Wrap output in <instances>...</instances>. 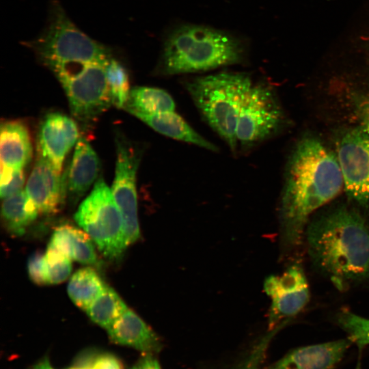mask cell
Listing matches in <instances>:
<instances>
[{
  "instance_id": "3",
  "label": "cell",
  "mask_w": 369,
  "mask_h": 369,
  "mask_svg": "<svg viewBox=\"0 0 369 369\" xmlns=\"http://www.w3.org/2000/svg\"><path fill=\"white\" fill-rule=\"evenodd\" d=\"M245 39L213 27L180 24L166 34L157 72L162 75L203 72L245 62Z\"/></svg>"
},
{
  "instance_id": "32",
  "label": "cell",
  "mask_w": 369,
  "mask_h": 369,
  "mask_svg": "<svg viewBox=\"0 0 369 369\" xmlns=\"http://www.w3.org/2000/svg\"><path fill=\"white\" fill-rule=\"evenodd\" d=\"M29 369H53L47 359L45 357Z\"/></svg>"
},
{
  "instance_id": "9",
  "label": "cell",
  "mask_w": 369,
  "mask_h": 369,
  "mask_svg": "<svg viewBox=\"0 0 369 369\" xmlns=\"http://www.w3.org/2000/svg\"><path fill=\"white\" fill-rule=\"evenodd\" d=\"M337 159L348 196L369 206V132L357 126L344 131L336 143Z\"/></svg>"
},
{
  "instance_id": "30",
  "label": "cell",
  "mask_w": 369,
  "mask_h": 369,
  "mask_svg": "<svg viewBox=\"0 0 369 369\" xmlns=\"http://www.w3.org/2000/svg\"><path fill=\"white\" fill-rule=\"evenodd\" d=\"M90 369H123V366L115 355L100 353Z\"/></svg>"
},
{
  "instance_id": "19",
  "label": "cell",
  "mask_w": 369,
  "mask_h": 369,
  "mask_svg": "<svg viewBox=\"0 0 369 369\" xmlns=\"http://www.w3.org/2000/svg\"><path fill=\"white\" fill-rule=\"evenodd\" d=\"M49 246L81 264H98L91 237L85 232L70 224L58 226L51 236Z\"/></svg>"
},
{
  "instance_id": "23",
  "label": "cell",
  "mask_w": 369,
  "mask_h": 369,
  "mask_svg": "<svg viewBox=\"0 0 369 369\" xmlns=\"http://www.w3.org/2000/svg\"><path fill=\"white\" fill-rule=\"evenodd\" d=\"M127 309L119 295L107 286L85 312L93 322L108 329Z\"/></svg>"
},
{
  "instance_id": "31",
  "label": "cell",
  "mask_w": 369,
  "mask_h": 369,
  "mask_svg": "<svg viewBox=\"0 0 369 369\" xmlns=\"http://www.w3.org/2000/svg\"><path fill=\"white\" fill-rule=\"evenodd\" d=\"M132 369H161V368L153 354L145 353Z\"/></svg>"
},
{
  "instance_id": "4",
  "label": "cell",
  "mask_w": 369,
  "mask_h": 369,
  "mask_svg": "<svg viewBox=\"0 0 369 369\" xmlns=\"http://www.w3.org/2000/svg\"><path fill=\"white\" fill-rule=\"evenodd\" d=\"M25 44L57 76L86 64H105L110 50L80 30L66 14L58 0H51L47 24L43 31Z\"/></svg>"
},
{
  "instance_id": "12",
  "label": "cell",
  "mask_w": 369,
  "mask_h": 369,
  "mask_svg": "<svg viewBox=\"0 0 369 369\" xmlns=\"http://www.w3.org/2000/svg\"><path fill=\"white\" fill-rule=\"evenodd\" d=\"M79 138L77 124L58 112L47 114L38 133V156L46 159L61 172L65 157Z\"/></svg>"
},
{
  "instance_id": "26",
  "label": "cell",
  "mask_w": 369,
  "mask_h": 369,
  "mask_svg": "<svg viewBox=\"0 0 369 369\" xmlns=\"http://www.w3.org/2000/svg\"><path fill=\"white\" fill-rule=\"evenodd\" d=\"M25 181L23 169L1 167L0 195L5 199L20 191Z\"/></svg>"
},
{
  "instance_id": "33",
  "label": "cell",
  "mask_w": 369,
  "mask_h": 369,
  "mask_svg": "<svg viewBox=\"0 0 369 369\" xmlns=\"http://www.w3.org/2000/svg\"><path fill=\"white\" fill-rule=\"evenodd\" d=\"M364 126L369 132V102H368L363 108L362 111Z\"/></svg>"
},
{
  "instance_id": "35",
  "label": "cell",
  "mask_w": 369,
  "mask_h": 369,
  "mask_svg": "<svg viewBox=\"0 0 369 369\" xmlns=\"http://www.w3.org/2000/svg\"><path fill=\"white\" fill-rule=\"evenodd\" d=\"M74 369H80V368H74Z\"/></svg>"
},
{
  "instance_id": "6",
  "label": "cell",
  "mask_w": 369,
  "mask_h": 369,
  "mask_svg": "<svg viewBox=\"0 0 369 369\" xmlns=\"http://www.w3.org/2000/svg\"><path fill=\"white\" fill-rule=\"evenodd\" d=\"M74 219L102 255L119 258L127 247L122 217L109 189L100 178L78 208Z\"/></svg>"
},
{
  "instance_id": "27",
  "label": "cell",
  "mask_w": 369,
  "mask_h": 369,
  "mask_svg": "<svg viewBox=\"0 0 369 369\" xmlns=\"http://www.w3.org/2000/svg\"><path fill=\"white\" fill-rule=\"evenodd\" d=\"M28 274L31 280L39 286L48 284L45 266L44 254L40 251L32 254L27 262Z\"/></svg>"
},
{
  "instance_id": "11",
  "label": "cell",
  "mask_w": 369,
  "mask_h": 369,
  "mask_svg": "<svg viewBox=\"0 0 369 369\" xmlns=\"http://www.w3.org/2000/svg\"><path fill=\"white\" fill-rule=\"evenodd\" d=\"M271 298L269 328L273 329L286 318L299 313L310 300V289L301 266L295 264L281 275H271L264 283Z\"/></svg>"
},
{
  "instance_id": "20",
  "label": "cell",
  "mask_w": 369,
  "mask_h": 369,
  "mask_svg": "<svg viewBox=\"0 0 369 369\" xmlns=\"http://www.w3.org/2000/svg\"><path fill=\"white\" fill-rule=\"evenodd\" d=\"M38 210L25 190L4 199L1 206V220L11 234L23 235L36 219Z\"/></svg>"
},
{
  "instance_id": "2",
  "label": "cell",
  "mask_w": 369,
  "mask_h": 369,
  "mask_svg": "<svg viewBox=\"0 0 369 369\" xmlns=\"http://www.w3.org/2000/svg\"><path fill=\"white\" fill-rule=\"evenodd\" d=\"M314 264L338 288L369 278V227L345 206L309 221L305 231Z\"/></svg>"
},
{
  "instance_id": "22",
  "label": "cell",
  "mask_w": 369,
  "mask_h": 369,
  "mask_svg": "<svg viewBox=\"0 0 369 369\" xmlns=\"http://www.w3.org/2000/svg\"><path fill=\"white\" fill-rule=\"evenodd\" d=\"M106 286L94 269L85 267L77 270L71 276L67 290L75 305L85 311Z\"/></svg>"
},
{
  "instance_id": "7",
  "label": "cell",
  "mask_w": 369,
  "mask_h": 369,
  "mask_svg": "<svg viewBox=\"0 0 369 369\" xmlns=\"http://www.w3.org/2000/svg\"><path fill=\"white\" fill-rule=\"evenodd\" d=\"M282 120V111L273 90L261 83H253L238 114V148L246 151L267 139L278 131Z\"/></svg>"
},
{
  "instance_id": "21",
  "label": "cell",
  "mask_w": 369,
  "mask_h": 369,
  "mask_svg": "<svg viewBox=\"0 0 369 369\" xmlns=\"http://www.w3.org/2000/svg\"><path fill=\"white\" fill-rule=\"evenodd\" d=\"M173 98L166 91L152 87H135L131 90L124 109L132 115L153 114L175 111Z\"/></svg>"
},
{
  "instance_id": "13",
  "label": "cell",
  "mask_w": 369,
  "mask_h": 369,
  "mask_svg": "<svg viewBox=\"0 0 369 369\" xmlns=\"http://www.w3.org/2000/svg\"><path fill=\"white\" fill-rule=\"evenodd\" d=\"M25 191L40 213L55 214L63 207L68 195L66 174L62 176L49 161L38 156Z\"/></svg>"
},
{
  "instance_id": "17",
  "label": "cell",
  "mask_w": 369,
  "mask_h": 369,
  "mask_svg": "<svg viewBox=\"0 0 369 369\" xmlns=\"http://www.w3.org/2000/svg\"><path fill=\"white\" fill-rule=\"evenodd\" d=\"M0 155L1 167L23 169L30 163L33 146L29 130L25 122L12 120L1 122Z\"/></svg>"
},
{
  "instance_id": "28",
  "label": "cell",
  "mask_w": 369,
  "mask_h": 369,
  "mask_svg": "<svg viewBox=\"0 0 369 369\" xmlns=\"http://www.w3.org/2000/svg\"><path fill=\"white\" fill-rule=\"evenodd\" d=\"M270 336L263 338L253 349L250 355L235 369H261L260 364L264 355Z\"/></svg>"
},
{
  "instance_id": "5",
  "label": "cell",
  "mask_w": 369,
  "mask_h": 369,
  "mask_svg": "<svg viewBox=\"0 0 369 369\" xmlns=\"http://www.w3.org/2000/svg\"><path fill=\"white\" fill-rule=\"evenodd\" d=\"M253 82L245 72H224L197 77L186 83V90L209 126L233 153L238 114Z\"/></svg>"
},
{
  "instance_id": "29",
  "label": "cell",
  "mask_w": 369,
  "mask_h": 369,
  "mask_svg": "<svg viewBox=\"0 0 369 369\" xmlns=\"http://www.w3.org/2000/svg\"><path fill=\"white\" fill-rule=\"evenodd\" d=\"M100 353L94 348L82 351L76 357L74 367L80 369H90Z\"/></svg>"
},
{
  "instance_id": "10",
  "label": "cell",
  "mask_w": 369,
  "mask_h": 369,
  "mask_svg": "<svg viewBox=\"0 0 369 369\" xmlns=\"http://www.w3.org/2000/svg\"><path fill=\"white\" fill-rule=\"evenodd\" d=\"M116 155L115 178L111 191L122 217L125 241L128 246L140 236L136 176L141 154L118 137Z\"/></svg>"
},
{
  "instance_id": "1",
  "label": "cell",
  "mask_w": 369,
  "mask_h": 369,
  "mask_svg": "<svg viewBox=\"0 0 369 369\" xmlns=\"http://www.w3.org/2000/svg\"><path fill=\"white\" fill-rule=\"evenodd\" d=\"M343 184L337 156L320 140L306 137L298 142L287 164L280 206L288 244L301 243L312 213L337 196Z\"/></svg>"
},
{
  "instance_id": "25",
  "label": "cell",
  "mask_w": 369,
  "mask_h": 369,
  "mask_svg": "<svg viewBox=\"0 0 369 369\" xmlns=\"http://www.w3.org/2000/svg\"><path fill=\"white\" fill-rule=\"evenodd\" d=\"M44 266L48 284H58L70 276L72 271L71 259L48 245L44 254Z\"/></svg>"
},
{
  "instance_id": "16",
  "label": "cell",
  "mask_w": 369,
  "mask_h": 369,
  "mask_svg": "<svg viewBox=\"0 0 369 369\" xmlns=\"http://www.w3.org/2000/svg\"><path fill=\"white\" fill-rule=\"evenodd\" d=\"M110 339L144 353H159L163 344L154 331L132 310L128 308L107 329Z\"/></svg>"
},
{
  "instance_id": "14",
  "label": "cell",
  "mask_w": 369,
  "mask_h": 369,
  "mask_svg": "<svg viewBox=\"0 0 369 369\" xmlns=\"http://www.w3.org/2000/svg\"><path fill=\"white\" fill-rule=\"evenodd\" d=\"M353 343L348 337L325 343L295 348L269 369H332Z\"/></svg>"
},
{
  "instance_id": "18",
  "label": "cell",
  "mask_w": 369,
  "mask_h": 369,
  "mask_svg": "<svg viewBox=\"0 0 369 369\" xmlns=\"http://www.w3.org/2000/svg\"><path fill=\"white\" fill-rule=\"evenodd\" d=\"M156 132L176 140L217 152L218 147L196 132L175 111L134 115Z\"/></svg>"
},
{
  "instance_id": "8",
  "label": "cell",
  "mask_w": 369,
  "mask_h": 369,
  "mask_svg": "<svg viewBox=\"0 0 369 369\" xmlns=\"http://www.w3.org/2000/svg\"><path fill=\"white\" fill-rule=\"evenodd\" d=\"M105 65L86 64L72 74L58 78L72 114L83 123L93 122L112 104Z\"/></svg>"
},
{
  "instance_id": "24",
  "label": "cell",
  "mask_w": 369,
  "mask_h": 369,
  "mask_svg": "<svg viewBox=\"0 0 369 369\" xmlns=\"http://www.w3.org/2000/svg\"><path fill=\"white\" fill-rule=\"evenodd\" d=\"M105 68L112 104L124 109L131 90L127 70L120 62L112 57L107 62Z\"/></svg>"
},
{
  "instance_id": "34",
  "label": "cell",
  "mask_w": 369,
  "mask_h": 369,
  "mask_svg": "<svg viewBox=\"0 0 369 369\" xmlns=\"http://www.w3.org/2000/svg\"><path fill=\"white\" fill-rule=\"evenodd\" d=\"M68 369H74V367H72V368H68Z\"/></svg>"
},
{
  "instance_id": "15",
  "label": "cell",
  "mask_w": 369,
  "mask_h": 369,
  "mask_svg": "<svg viewBox=\"0 0 369 369\" xmlns=\"http://www.w3.org/2000/svg\"><path fill=\"white\" fill-rule=\"evenodd\" d=\"M100 169L98 156L89 141L79 137L66 172L69 202L74 205L97 179Z\"/></svg>"
}]
</instances>
